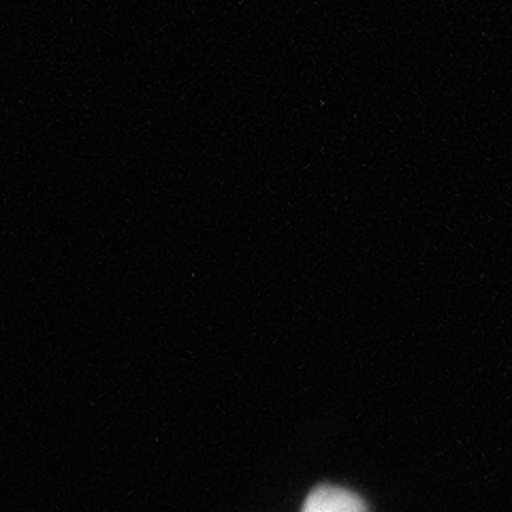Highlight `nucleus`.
<instances>
[{"instance_id": "nucleus-1", "label": "nucleus", "mask_w": 512, "mask_h": 512, "mask_svg": "<svg viewBox=\"0 0 512 512\" xmlns=\"http://www.w3.org/2000/svg\"><path fill=\"white\" fill-rule=\"evenodd\" d=\"M301 512H367L365 502L342 487L320 485L310 495Z\"/></svg>"}]
</instances>
